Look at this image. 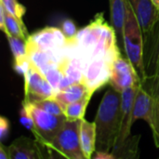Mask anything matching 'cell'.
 <instances>
[{
  "label": "cell",
  "instance_id": "6da1fadb",
  "mask_svg": "<svg viewBox=\"0 0 159 159\" xmlns=\"http://www.w3.org/2000/svg\"><path fill=\"white\" fill-rule=\"evenodd\" d=\"M68 44L86 61L93 58H105L114 61L121 54L116 32L113 25L107 23L102 13L95 15L94 19L79 30L74 40Z\"/></svg>",
  "mask_w": 159,
  "mask_h": 159
},
{
  "label": "cell",
  "instance_id": "7a4b0ae2",
  "mask_svg": "<svg viewBox=\"0 0 159 159\" xmlns=\"http://www.w3.org/2000/svg\"><path fill=\"white\" fill-rule=\"evenodd\" d=\"M121 92L111 87L99 105L95 117L96 151L111 153L115 147L120 129Z\"/></svg>",
  "mask_w": 159,
  "mask_h": 159
},
{
  "label": "cell",
  "instance_id": "3957f363",
  "mask_svg": "<svg viewBox=\"0 0 159 159\" xmlns=\"http://www.w3.org/2000/svg\"><path fill=\"white\" fill-rule=\"evenodd\" d=\"M126 19L123 34V50L126 57L137 70L142 83L147 79L143 61L144 41L138 19L129 0L126 1Z\"/></svg>",
  "mask_w": 159,
  "mask_h": 159
},
{
  "label": "cell",
  "instance_id": "277c9868",
  "mask_svg": "<svg viewBox=\"0 0 159 159\" xmlns=\"http://www.w3.org/2000/svg\"><path fill=\"white\" fill-rule=\"evenodd\" d=\"M21 103L26 107L33 119L34 129L32 133L34 139L49 154L48 146L66 120L65 116H56L48 113L34 103L24 100H22Z\"/></svg>",
  "mask_w": 159,
  "mask_h": 159
},
{
  "label": "cell",
  "instance_id": "5b68a950",
  "mask_svg": "<svg viewBox=\"0 0 159 159\" xmlns=\"http://www.w3.org/2000/svg\"><path fill=\"white\" fill-rule=\"evenodd\" d=\"M80 122L81 119L71 120L66 118L48 146L49 154L52 151L65 158L85 159L79 139Z\"/></svg>",
  "mask_w": 159,
  "mask_h": 159
},
{
  "label": "cell",
  "instance_id": "8992f818",
  "mask_svg": "<svg viewBox=\"0 0 159 159\" xmlns=\"http://www.w3.org/2000/svg\"><path fill=\"white\" fill-rule=\"evenodd\" d=\"M26 45L27 52L41 50L64 55L68 40L61 29L57 27H46L30 34Z\"/></svg>",
  "mask_w": 159,
  "mask_h": 159
},
{
  "label": "cell",
  "instance_id": "52a82bcc",
  "mask_svg": "<svg viewBox=\"0 0 159 159\" xmlns=\"http://www.w3.org/2000/svg\"><path fill=\"white\" fill-rule=\"evenodd\" d=\"M24 101L34 102L35 100L53 97L55 91L47 80L45 75L30 61L24 73Z\"/></svg>",
  "mask_w": 159,
  "mask_h": 159
},
{
  "label": "cell",
  "instance_id": "ba28073f",
  "mask_svg": "<svg viewBox=\"0 0 159 159\" xmlns=\"http://www.w3.org/2000/svg\"><path fill=\"white\" fill-rule=\"evenodd\" d=\"M109 83L112 88L121 92L126 89L140 86L142 84V79L130 61L120 54L112 63Z\"/></svg>",
  "mask_w": 159,
  "mask_h": 159
},
{
  "label": "cell",
  "instance_id": "9c48e42d",
  "mask_svg": "<svg viewBox=\"0 0 159 159\" xmlns=\"http://www.w3.org/2000/svg\"><path fill=\"white\" fill-rule=\"evenodd\" d=\"M113 61L105 58H93L86 62L82 83L94 93L110 82Z\"/></svg>",
  "mask_w": 159,
  "mask_h": 159
},
{
  "label": "cell",
  "instance_id": "30bf717a",
  "mask_svg": "<svg viewBox=\"0 0 159 159\" xmlns=\"http://www.w3.org/2000/svg\"><path fill=\"white\" fill-rule=\"evenodd\" d=\"M141 86V85H140ZM140 86L132 87L121 91V119H120V129L117 142L116 145L125 142L129 139L131 134V127L133 122V107L135 98ZM115 145V146H116Z\"/></svg>",
  "mask_w": 159,
  "mask_h": 159
},
{
  "label": "cell",
  "instance_id": "8fae6325",
  "mask_svg": "<svg viewBox=\"0 0 159 159\" xmlns=\"http://www.w3.org/2000/svg\"><path fill=\"white\" fill-rule=\"evenodd\" d=\"M138 19L143 34V41L149 36L159 20V10L153 0H129Z\"/></svg>",
  "mask_w": 159,
  "mask_h": 159
},
{
  "label": "cell",
  "instance_id": "7c38bea8",
  "mask_svg": "<svg viewBox=\"0 0 159 159\" xmlns=\"http://www.w3.org/2000/svg\"><path fill=\"white\" fill-rule=\"evenodd\" d=\"M44 151L46 150L39 144V143L35 139L33 140L24 136H20L15 139L8 146L10 159L47 158L48 156L44 154ZM48 155L49 156L48 153Z\"/></svg>",
  "mask_w": 159,
  "mask_h": 159
},
{
  "label": "cell",
  "instance_id": "4fadbf2b",
  "mask_svg": "<svg viewBox=\"0 0 159 159\" xmlns=\"http://www.w3.org/2000/svg\"><path fill=\"white\" fill-rule=\"evenodd\" d=\"M143 61L147 77L159 73V20L149 36L144 39Z\"/></svg>",
  "mask_w": 159,
  "mask_h": 159
},
{
  "label": "cell",
  "instance_id": "5bb4252c",
  "mask_svg": "<svg viewBox=\"0 0 159 159\" xmlns=\"http://www.w3.org/2000/svg\"><path fill=\"white\" fill-rule=\"evenodd\" d=\"M142 86L152 96V120L149 127L153 133L155 144L159 148V73L148 76L147 79L142 83Z\"/></svg>",
  "mask_w": 159,
  "mask_h": 159
},
{
  "label": "cell",
  "instance_id": "9a60e30c",
  "mask_svg": "<svg viewBox=\"0 0 159 159\" xmlns=\"http://www.w3.org/2000/svg\"><path fill=\"white\" fill-rule=\"evenodd\" d=\"M0 29L7 35L20 37L27 41L30 34L22 20L7 11L0 5Z\"/></svg>",
  "mask_w": 159,
  "mask_h": 159
},
{
  "label": "cell",
  "instance_id": "2e32d148",
  "mask_svg": "<svg viewBox=\"0 0 159 159\" xmlns=\"http://www.w3.org/2000/svg\"><path fill=\"white\" fill-rule=\"evenodd\" d=\"M7 38L8 40L10 49L13 55L14 70L20 75H24L30 63L26 41L22 38L15 37L12 35H7Z\"/></svg>",
  "mask_w": 159,
  "mask_h": 159
},
{
  "label": "cell",
  "instance_id": "e0dca14e",
  "mask_svg": "<svg viewBox=\"0 0 159 159\" xmlns=\"http://www.w3.org/2000/svg\"><path fill=\"white\" fill-rule=\"evenodd\" d=\"M79 139L85 159H90L96 151V124L81 119L79 128Z\"/></svg>",
  "mask_w": 159,
  "mask_h": 159
},
{
  "label": "cell",
  "instance_id": "ac0fdd59",
  "mask_svg": "<svg viewBox=\"0 0 159 159\" xmlns=\"http://www.w3.org/2000/svg\"><path fill=\"white\" fill-rule=\"evenodd\" d=\"M152 96L145 89L143 88L141 84L134 102L133 122L137 121L138 119H143L149 125L152 120Z\"/></svg>",
  "mask_w": 159,
  "mask_h": 159
},
{
  "label": "cell",
  "instance_id": "d6986e66",
  "mask_svg": "<svg viewBox=\"0 0 159 159\" xmlns=\"http://www.w3.org/2000/svg\"><path fill=\"white\" fill-rule=\"evenodd\" d=\"M126 1L127 0H109L112 25L114 26L116 32L118 45L121 49H123L124 24H125V19H126V11H127Z\"/></svg>",
  "mask_w": 159,
  "mask_h": 159
},
{
  "label": "cell",
  "instance_id": "ffe728a7",
  "mask_svg": "<svg viewBox=\"0 0 159 159\" xmlns=\"http://www.w3.org/2000/svg\"><path fill=\"white\" fill-rule=\"evenodd\" d=\"M88 94H93V93L88 89V88L84 83L77 82L68 86L62 90H60L54 95V97L61 104V106L64 107L69 103L83 99Z\"/></svg>",
  "mask_w": 159,
  "mask_h": 159
},
{
  "label": "cell",
  "instance_id": "44dd1931",
  "mask_svg": "<svg viewBox=\"0 0 159 159\" xmlns=\"http://www.w3.org/2000/svg\"><path fill=\"white\" fill-rule=\"evenodd\" d=\"M140 135L130 136L125 142L116 145L111 153L115 159L117 158H136L139 157L138 144L140 143Z\"/></svg>",
  "mask_w": 159,
  "mask_h": 159
},
{
  "label": "cell",
  "instance_id": "7402d4cb",
  "mask_svg": "<svg viewBox=\"0 0 159 159\" xmlns=\"http://www.w3.org/2000/svg\"><path fill=\"white\" fill-rule=\"evenodd\" d=\"M92 95L93 94H88L83 99L65 105L63 107V113H64L65 117L67 119H71V120L84 118L87 107L90 102Z\"/></svg>",
  "mask_w": 159,
  "mask_h": 159
},
{
  "label": "cell",
  "instance_id": "603a6c76",
  "mask_svg": "<svg viewBox=\"0 0 159 159\" xmlns=\"http://www.w3.org/2000/svg\"><path fill=\"white\" fill-rule=\"evenodd\" d=\"M34 105L38 106L39 108L45 110L48 113L56 115V116H64L63 113V107L61 104L55 99V97H49L40 100H35L32 102Z\"/></svg>",
  "mask_w": 159,
  "mask_h": 159
},
{
  "label": "cell",
  "instance_id": "cb8c5ba5",
  "mask_svg": "<svg viewBox=\"0 0 159 159\" xmlns=\"http://www.w3.org/2000/svg\"><path fill=\"white\" fill-rule=\"evenodd\" d=\"M47 80L48 81V83L50 84V86L53 88L55 94L57 92L60 91V87H61V83L62 81V73L61 71V69L59 68V66H53L51 68H49L48 70H47L44 73Z\"/></svg>",
  "mask_w": 159,
  "mask_h": 159
},
{
  "label": "cell",
  "instance_id": "d4e9b609",
  "mask_svg": "<svg viewBox=\"0 0 159 159\" xmlns=\"http://www.w3.org/2000/svg\"><path fill=\"white\" fill-rule=\"evenodd\" d=\"M0 5L6 9V11L20 19H22L26 12V7L18 0H0Z\"/></svg>",
  "mask_w": 159,
  "mask_h": 159
},
{
  "label": "cell",
  "instance_id": "484cf974",
  "mask_svg": "<svg viewBox=\"0 0 159 159\" xmlns=\"http://www.w3.org/2000/svg\"><path fill=\"white\" fill-rule=\"evenodd\" d=\"M61 31L63 32L64 35L66 36V38L68 40V43L73 41L74 38L75 37V35L78 33V30L76 28L75 23L70 19H67V20H63V22L61 23Z\"/></svg>",
  "mask_w": 159,
  "mask_h": 159
},
{
  "label": "cell",
  "instance_id": "4316f807",
  "mask_svg": "<svg viewBox=\"0 0 159 159\" xmlns=\"http://www.w3.org/2000/svg\"><path fill=\"white\" fill-rule=\"evenodd\" d=\"M20 122L22 126H24L29 131H33L34 129V122L33 119L28 113L26 107L21 103V108L20 110Z\"/></svg>",
  "mask_w": 159,
  "mask_h": 159
},
{
  "label": "cell",
  "instance_id": "83f0119b",
  "mask_svg": "<svg viewBox=\"0 0 159 159\" xmlns=\"http://www.w3.org/2000/svg\"><path fill=\"white\" fill-rule=\"evenodd\" d=\"M9 129H10L9 120L5 116H1L0 117V140L1 142L5 141L9 136Z\"/></svg>",
  "mask_w": 159,
  "mask_h": 159
},
{
  "label": "cell",
  "instance_id": "f1b7e54d",
  "mask_svg": "<svg viewBox=\"0 0 159 159\" xmlns=\"http://www.w3.org/2000/svg\"><path fill=\"white\" fill-rule=\"evenodd\" d=\"M94 154L95 155L92 157H94V158L96 159H115L112 153H108V152H95Z\"/></svg>",
  "mask_w": 159,
  "mask_h": 159
},
{
  "label": "cell",
  "instance_id": "f546056e",
  "mask_svg": "<svg viewBox=\"0 0 159 159\" xmlns=\"http://www.w3.org/2000/svg\"><path fill=\"white\" fill-rule=\"evenodd\" d=\"M0 159H10L8 147H6L2 143H0Z\"/></svg>",
  "mask_w": 159,
  "mask_h": 159
},
{
  "label": "cell",
  "instance_id": "4dcf8cb0",
  "mask_svg": "<svg viewBox=\"0 0 159 159\" xmlns=\"http://www.w3.org/2000/svg\"><path fill=\"white\" fill-rule=\"evenodd\" d=\"M154 4L156 5V7H157V9L159 10V0H153Z\"/></svg>",
  "mask_w": 159,
  "mask_h": 159
}]
</instances>
